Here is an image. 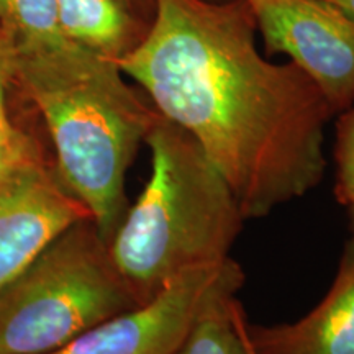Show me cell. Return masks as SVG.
Segmentation results:
<instances>
[{
  "instance_id": "1",
  "label": "cell",
  "mask_w": 354,
  "mask_h": 354,
  "mask_svg": "<svg viewBox=\"0 0 354 354\" xmlns=\"http://www.w3.org/2000/svg\"><path fill=\"white\" fill-rule=\"evenodd\" d=\"M145 38L118 59L233 190L246 220L307 196L326 172L335 117L294 63L266 59L243 0H154Z\"/></svg>"
},
{
  "instance_id": "2",
  "label": "cell",
  "mask_w": 354,
  "mask_h": 354,
  "mask_svg": "<svg viewBox=\"0 0 354 354\" xmlns=\"http://www.w3.org/2000/svg\"><path fill=\"white\" fill-rule=\"evenodd\" d=\"M8 82L41 115L63 183L110 243L130 202L127 172L159 113L117 61L64 38L37 46L0 41Z\"/></svg>"
},
{
  "instance_id": "3",
  "label": "cell",
  "mask_w": 354,
  "mask_h": 354,
  "mask_svg": "<svg viewBox=\"0 0 354 354\" xmlns=\"http://www.w3.org/2000/svg\"><path fill=\"white\" fill-rule=\"evenodd\" d=\"M145 145L151 174L109 243L140 305L180 274L227 261L246 221L227 180L187 131L159 115Z\"/></svg>"
},
{
  "instance_id": "4",
  "label": "cell",
  "mask_w": 354,
  "mask_h": 354,
  "mask_svg": "<svg viewBox=\"0 0 354 354\" xmlns=\"http://www.w3.org/2000/svg\"><path fill=\"white\" fill-rule=\"evenodd\" d=\"M92 218L61 233L0 290V354H44L138 307Z\"/></svg>"
},
{
  "instance_id": "5",
  "label": "cell",
  "mask_w": 354,
  "mask_h": 354,
  "mask_svg": "<svg viewBox=\"0 0 354 354\" xmlns=\"http://www.w3.org/2000/svg\"><path fill=\"white\" fill-rule=\"evenodd\" d=\"M245 272L236 261L192 269L148 304L92 326L44 354H171L216 300L238 295Z\"/></svg>"
},
{
  "instance_id": "6",
  "label": "cell",
  "mask_w": 354,
  "mask_h": 354,
  "mask_svg": "<svg viewBox=\"0 0 354 354\" xmlns=\"http://www.w3.org/2000/svg\"><path fill=\"white\" fill-rule=\"evenodd\" d=\"M272 53L290 57L333 115L354 104V19L323 0H243Z\"/></svg>"
},
{
  "instance_id": "7",
  "label": "cell",
  "mask_w": 354,
  "mask_h": 354,
  "mask_svg": "<svg viewBox=\"0 0 354 354\" xmlns=\"http://www.w3.org/2000/svg\"><path fill=\"white\" fill-rule=\"evenodd\" d=\"M92 218L53 161L38 162L0 189V290L77 221Z\"/></svg>"
},
{
  "instance_id": "8",
  "label": "cell",
  "mask_w": 354,
  "mask_h": 354,
  "mask_svg": "<svg viewBox=\"0 0 354 354\" xmlns=\"http://www.w3.org/2000/svg\"><path fill=\"white\" fill-rule=\"evenodd\" d=\"M348 238L325 297L297 322H246L254 354H354V209L348 210Z\"/></svg>"
},
{
  "instance_id": "9",
  "label": "cell",
  "mask_w": 354,
  "mask_h": 354,
  "mask_svg": "<svg viewBox=\"0 0 354 354\" xmlns=\"http://www.w3.org/2000/svg\"><path fill=\"white\" fill-rule=\"evenodd\" d=\"M59 28L73 43L118 61L145 38L127 0H56Z\"/></svg>"
},
{
  "instance_id": "10",
  "label": "cell",
  "mask_w": 354,
  "mask_h": 354,
  "mask_svg": "<svg viewBox=\"0 0 354 354\" xmlns=\"http://www.w3.org/2000/svg\"><path fill=\"white\" fill-rule=\"evenodd\" d=\"M246 322L236 295L216 300L171 354H251Z\"/></svg>"
},
{
  "instance_id": "11",
  "label": "cell",
  "mask_w": 354,
  "mask_h": 354,
  "mask_svg": "<svg viewBox=\"0 0 354 354\" xmlns=\"http://www.w3.org/2000/svg\"><path fill=\"white\" fill-rule=\"evenodd\" d=\"M66 37L57 21L56 0H0V41L37 46Z\"/></svg>"
},
{
  "instance_id": "12",
  "label": "cell",
  "mask_w": 354,
  "mask_h": 354,
  "mask_svg": "<svg viewBox=\"0 0 354 354\" xmlns=\"http://www.w3.org/2000/svg\"><path fill=\"white\" fill-rule=\"evenodd\" d=\"M8 74L0 53V189L46 159L32 136L13 123L7 107Z\"/></svg>"
},
{
  "instance_id": "13",
  "label": "cell",
  "mask_w": 354,
  "mask_h": 354,
  "mask_svg": "<svg viewBox=\"0 0 354 354\" xmlns=\"http://www.w3.org/2000/svg\"><path fill=\"white\" fill-rule=\"evenodd\" d=\"M336 202L354 209V104L338 113L333 145Z\"/></svg>"
},
{
  "instance_id": "14",
  "label": "cell",
  "mask_w": 354,
  "mask_h": 354,
  "mask_svg": "<svg viewBox=\"0 0 354 354\" xmlns=\"http://www.w3.org/2000/svg\"><path fill=\"white\" fill-rule=\"evenodd\" d=\"M323 2L331 3V6L339 8V10H343L354 19V0H323Z\"/></svg>"
},
{
  "instance_id": "15",
  "label": "cell",
  "mask_w": 354,
  "mask_h": 354,
  "mask_svg": "<svg viewBox=\"0 0 354 354\" xmlns=\"http://www.w3.org/2000/svg\"><path fill=\"white\" fill-rule=\"evenodd\" d=\"M246 339H248V338H246ZM248 344H250V343H248ZM250 353H251V354H254V353H253V349H251V346H250Z\"/></svg>"
}]
</instances>
